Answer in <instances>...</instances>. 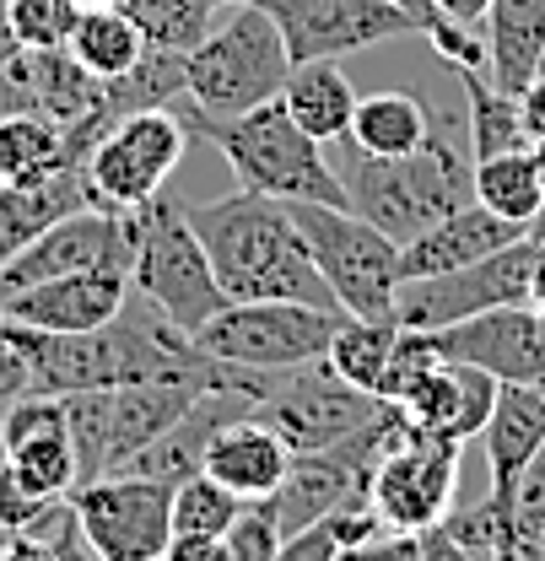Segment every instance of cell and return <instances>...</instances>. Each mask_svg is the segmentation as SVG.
Listing matches in <instances>:
<instances>
[{"instance_id": "cell-47", "label": "cell", "mask_w": 545, "mask_h": 561, "mask_svg": "<svg viewBox=\"0 0 545 561\" xmlns=\"http://www.w3.org/2000/svg\"><path fill=\"white\" fill-rule=\"evenodd\" d=\"M11 400H16V389H5V383H0V416H5V405H11Z\"/></svg>"}, {"instance_id": "cell-20", "label": "cell", "mask_w": 545, "mask_h": 561, "mask_svg": "<svg viewBox=\"0 0 545 561\" xmlns=\"http://www.w3.org/2000/svg\"><path fill=\"white\" fill-rule=\"evenodd\" d=\"M201 470L205 476H216L227 491H238L243 502H260V496H271V491L286 481V470H292V448L281 443L275 426H265V421L249 411V416L227 421V426L211 437Z\"/></svg>"}, {"instance_id": "cell-46", "label": "cell", "mask_w": 545, "mask_h": 561, "mask_svg": "<svg viewBox=\"0 0 545 561\" xmlns=\"http://www.w3.org/2000/svg\"><path fill=\"white\" fill-rule=\"evenodd\" d=\"M81 11H98V5H120V0H76Z\"/></svg>"}, {"instance_id": "cell-32", "label": "cell", "mask_w": 545, "mask_h": 561, "mask_svg": "<svg viewBox=\"0 0 545 561\" xmlns=\"http://www.w3.org/2000/svg\"><path fill=\"white\" fill-rule=\"evenodd\" d=\"M5 16L22 49H66L81 5L76 0H5Z\"/></svg>"}, {"instance_id": "cell-37", "label": "cell", "mask_w": 545, "mask_h": 561, "mask_svg": "<svg viewBox=\"0 0 545 561\" xmlns=\"http://www.w3.org/2000/svg\"><path fill=\"white\" fill-rule=\"evenodd\" d=\"M336 561H421V535H400V529H384L362 546H345Z\"/></svg>"}, {"instance_id": "cell-22", "label": "cell", "mask_w": 545, "mask_h": 561, "mask_svg": "<svg viewBox=\"0 0 545 561\" xmlns=\"http://www.w3.org/2000/svg\"><path fill=\"white\" fill-rule=\"evenodd\" d=\"M480 27H486V76L502 92H524L545 55V0H491Z\"/></svg>"}, {"instance_id": "cell-9", "label": "cell", "mask_w": 545, "mask_h": 561, "mask_svg": "<svg viewBox=\"0 0 545 561\" xmlns=\"http://www.w3.org/2000/svg\"><path fill=\"white\" fill-rule=\"evenodd\" d=\"M535 260H541V238L524 232V238H513L508 249L486 254L476 265H459L449 276L406 280L395 291V324L400 330H443V324L476 319V313L502 308V302H530Z\"/></svg>"}, {"instance_id": "cell-45", "label": "cell", "mask_w": 545, "mask_h": 561, "mask_svg": "<svg viewBox=\"0 0 545 561\" xmlns=\"http://www.w3.org/2000/svg\"><path fill=\"white\" fill-rule=\"evenodd\" d=\"M524 561H545V535L535 540V546H530V557H524Z\"/></svg>"}, {"instance_id": "cell-6", "label": "cell", "mask_w": 545, "mask_h": 561, "mask_svg": "<svg viewBox=\"0 0 545 561\" xmlns=\"http://www.w3.org/2000/svg\"><path fill=\"white\" fill-rule=\"evenodd\" d=\"M292 221L351 319H395V291H400V243L378 232L367 216L351 206H292Z\"/></svg>"}, {"instance_id": "cell-39", "label": "cell", "mask_w": 545, "mask_h": 561, "mask_svg": "<svg viewBox=\"0 0 545 561\" xmlns=\"http://www.w3.org/2000/svg\"><path fill=\"white\" fill-rule=\"evenodd\" d=\"M162 561H232V551L222 535H173Z\"/></svg>"}, {"instance_id": "cell-8", "label": "cell", "mask_w": 545, "mask_h": 561, "mask_svg": "<svg viewBox=\"0 0 545 561\" xmlns=\"http://www.w3.org/2000/svg\"><path fill=\"white\" fill-rule=\"evenodd\" d=\"M190 146V125L173 108H140L125 114L81 162L87 195L103 210H136L168 190Z\"/></svg>"}, {"instance_id": "cell-2", "label": "cell", "mask_w": 545, "mask_h": 561, "mask_svg": "<svg viewBox=\"0 0 545 561\" xmlns=\"http://www.w3.org/2000/svg\"><path fill=\"white\" fill-rule=\"evenodd\" d=\"M459 130L465 125L454 114H443V119H432V136L406 157H367L345 140V162L336 173H341L351 210L367 216L395 243H410L427 227H438L449 210L470 206L476 201V157H470V140L459 146Z\"/></svg>"}, {"instance_id": "cell-31", "label": "cell", "mask_w": 545, "mask_h": 561, "mask_svg": "<svg viewBox=\"0 0 545 561\" xmlns=\"http://www.w3.org/2000/svg\"><path fill=\"white\" fill-rule=\"evenodd\" d=\"M238 513H243V496L205 470L173 486V535H227Z\"/></svg>"}, {"instance_id": "cell-10", "label": "cell", "mask_w": 545, "mask_h": 561, "mask_svg": "<svg viewBox=\"0 0 545 561\" xmlns=\"http://www.w3.org/2000/svg\"><path fill=\"white\" fill-rule=\"evenodd\" d=\"M378 411H384V400L367 394V389H351L325 356L275 373V383L265 389V400L254 405V416L265 421V426H275L281 443H286L292 454L336 448V443H345L356 426H367Z\"/></svg>"}, {"instance_id": "cell-29", "label": "cell", "mask_w": 545, "mask_h": 561, "mask_svg": "<svg viewBox=\"0 0 545 561\" xmlns=\"http://www.w3.org/2000/svg\"><path fill=\"white\" fill-rule=\"evenodd\" d=\"M216 5L222 0H120L140 38L173 55H190L195 44H205V33L216 27Z\"/></svg>"}, {"instance_id": "cell-1", "label": "cell", "mask_w": 545, "mask_h": 561, "mask_svg": "<svg viewBox=\"0 0 545 561\" xmlns=\"http://www.w3.org/2000/svg\"><path fill=\"white\" fill-rule=\"evenodd\" d=\"M190 227L201 232L211 271L222 280L227 302H314V308H341L319 276L292 206L238 190L222 201L190 206Z\"/></svg>"}, {"instance_id": "cell-42", "label": "cell", "mask_w": 545, "mask_h": 561, "mask_svg": "<svg viewBox=\"0 0 545 561\" xmlns=\"http://www.w3.org/2000/svg\"><path fill=\"white\" fill-rule=\"evenodd\" d=\"M421 561H470V551H465L443 524H438V529H427V535H421Z\"/></svg>"}, {"instance_id": "cell-14", "label": "cell", "mask_w": 545, "mask_h": 561, "mask_svg": "<svg viewBox=\"0 0 545 561\" xmlns=\"http://www.w3.org/2000/svg\"><path fill=\"white\" fill-rule=\"evenodd\" d=\"M130 254H136L130 210H103V206L70 210L49 232H38L16 260L0 265V297L22 291L33 280L76 276V271H130Z\"/></svg>"}, {"instance_id": "cell-17", "label": "cell", "mask_w": 545, "mask_h": 561, "mask_svg": "<svg viewBox=\"0 0 545 561\" xmlns=\"http://www.w3.org/2000/svg\"><path fill=\"white\" fill-rule=\"evenodd\" d=\"M0 448L5 465L22 476V486L38 496H70L81 481L60 394H16L0 416Z\"/></svg>"}, {"instance_id": "cell-41", "label": "cell", "mask_w": 545, "mask_h": 561, "mask_svg": "<svg viewBox=\"0 0 545 561\" xmlns=\"http://www.w3.org/2000/svg\"><path fill=\"white\" fill-rule=\"evenodd\" d=\"M0 561H60V557H55V546L44 535H5Z\"/></svg>"}, {"instance_id": "cell-25", "label": "cell", "mask_w": 545, "mask_h": 561, "mask_svg": "<svg viewBox=\"0 0 545 561\" xmlns=\"http://www.w3.org/2000/svg\"><path fill=\"white\" fill-rule=\"evenodd\" d=\"M81 168L70 151L66 125L44 114H11L0 119V184H38L49 173Z\"/></svg>"}, {"instance_id": "cell-43", "label": "cell", "mask_w": 545, "mask_h": 561, "mask_svg": "<svg viewBox=\"0 0 545 561\" xmlns=\"http://www.w3.org/2000/svg\"><path fill=\"white\" fill-rule=\"evenodd\" d=\"M438 11H443L449 22H459V27H480L486 11H491V0H438Z\"/></svg>"}, {"instance_id": "cell-50", "label": "cell", "mask_w": 545, "mask_h": 561, "mask_svg": "<svg viewBox=\"0 0 545 561\" xmlns=\"http://www.w3.org/2000/svg\"><path fill=\"white\" fill-rule=\"evenodd\" d=\"M535 76H545V55H541V66H535Z\"/></svg>"}, {"instance_id": "cell-7", "label": "cell", "mask_w": 545, "mask_h": 561, "mask_svg": "<svg viewBox=\"0 0 545 561\" xmlns=\"http://www.w3.org/2000/svg\"><path fill=\"white\" fill-rule=\"evenodd\" d=\"M345 319H351L345 308H314V302H227L211 324H201L195 346L211 351L216 362L286 373L330 356Z\"/></svg>"}, {"instance_id": "cell-3", "label": "cell", "mask_w": 545, "mask_h": 561, "mask_svg": "<svg viewBox=\"0 0 545 561\" xmlns=\"http://www.w3.org/2000/svg\"><path fill=\"white\" fill-rule=\"evenodd\" d=\"M173 114L184 125H195L222 157L227 168L238 173V190H254V195H271V201H286V206H351L345 201V184L325 151V140H314L292 114L286 103H260L238 119H211V114H195L184 98L173 103Z\"/></svg>"}, {"instance_id": "cell-19", "label": "cell", "mask_w": 545, "mask_h": 561, "mask_svg": "<svg viewBox=\"0 0 545 561\" xmlns=\"http://www.w3.org/2000/svg\"><path fill=\"white\" fill-rule=\"evenodd\" d=\"M524 232L530 227H513V221H502V216H491L486 206L470 201V206L449 210L438 227H427L421 238L400 243V286L406 280H427V276H449L459 265H476V260L508 249Z\"/></svg>"}, {"instance_id": "cell-33", "label": "cell", "mask_w": 545, "mask_h": 561, "mask_svg": "<svg viewBox=\"0 0 545 561\" xmlns=\"http://www.w3.org/2000/svg\"><path fill=\"white\" fill-rule=\"evenodd\" d=\"M438 362H443V356H438V346H432L427 330H400L395 356H389V367H384V383H378V400H384V405H406L410 389H416Z\"/></svg>"}, {"instance_id": "cell-16", "label": "cell", "mask_w": 545, "mask_h": 561, "mask_svg": "<svg viewBox=\"0 0 545 561\" xmlns=\"http://www.w3.org/2000/svg\"><path fill=\"white\" fill-rule=\"evenodd\" d=\"M125 302H130V271H76V276L33 280L22 291H5L0 313H5V324H22V330L87 335V330H103L109 319H120Z\"/></svg>"}, {"instance_id": "cell-18", "label": "cell", "mask_w": 545, "mask_h": 561, "mask_svg": "<svg viewBox=\"0 0 545 561\" xmlns=\"http://www.w3.org/2000/svg\"><path fill=\"white\" fill-rule=\"evenodd\" d=\"M497 389H502V383H497L491 373L470 367V362H438V367L410 389V400L400 411H406L410 426H421V432L470 443V437L486 432V421H491Z\"/></svg>"}, {"instance_id": "cell-30", "label": "cell", "mask_w": 545, "mask_h": 561, "mask_svg": "<svg viewBox=\"0 0 545 561\" xmlns=\"http://www.w3.org/2000/svg\"><path fill=\"white\" fill-rule=\"evenodd\" d=\"M395 341H400V324H395V319H345V330L336 335V346H330L325 362L341 373L351 389L378 394L384 367H389V356H395Z\"/></svg>"}, {"instance_id": "cell-40", "label": "cell", "mask_w": 545, "mask_h": 561, "mask_svg": "<svg viewBox=\"0 0 545 561\" xmlns=\"http://www.w3.org/2000/svg\"><path fill=\"white\" fill-rule=\"evenodd\" d=\"M519 119H524L530 146H545V76H535V81L519 92Z\"/></svg>"}, {"instance_id": "cell-26", "label": "cell", "mask_w": 545, "mask_h": 561, "mask_svg": "<svg viewBox=\"0 0 545 561\" xmlns=\"http://www.w3.org/2000/svg\"><path fill=\"white\" fill-rule=\"evenodd\" d=\"M432 136V114L421 98L410 92H373V98H356V114H351V146L367 151V157H406L421 140Z\"/></svg>"}, {"instance_id": "cell-38", "label": "cell", "mask_w": 545, "mask_h": 561, "mask_svg": "<svg viewBox=\"0 0 545 561\" xmlns=\"http://www.w3.org/2000/svg\"><path fill=\"white\" fill-rule=\"evenodd\" d=\"M336 557H341V535H336V524L325 518V524H314V529L292 535L271 561H336Z\"/></svg>"}, {"instance_id": "cell-11", "label": "cell", "mask_w": 545, "mask_h": 561, "mask_svg": "<svg viewBox=\"0 0 545 561\" xmlns=\"http://www.w3.org/2000/svg\"><path fill=\"white\" fill-rule=\"evenodd\" d=\"M76 524L103 561H162L173 540V486L146 476H98L70 491Z\"/></svg>"}, {"instance_id": "cell-15", "label": "cell", "mask_w": 545, "mask_h": 561, "mask_svg": "<svg viewBox=\"0 0 545 561\" xmlns=\"http://www.w3.org/2000/svg\"><path fill=\"white\" fill-rule=\"evenodd\" d=\"M443 362H470L497 383H535L545 378V313L535 302H502L476 319L427 330Z\"/></svg>"}, {"instance_id": "cell-44", "label": "cell", "mask_w": 545, "mask_h": 561, "mask_svg": "<svg viewBox=\"0 0 545 561\" xmlns=\"http://www.w3.org/2000/svg\"><path fill=\"white\" fill-rule=\"evenodd\" d=\"M530 302L545 313V243H541V260H535V280H530Z\"/></svg>"}, {"instance_id": "cell-48", "label": "cell", "mask_w": 545, "mask_h": 561, "mask_svg": "<svg viewBox=\"0 0 545 561\" xmlns=\"http://www.w3.org/2000/svg\"><path fill=\"white\" fill-rule=\"evenodd\" d=\"M530 232H535V238H541V243H545V210H541V216H535V227H530Z\"/></svg>"}, {"instance_id": "cell-36", "label": "cell", "mask_w": 545, "mask_h": 561, "mask_svg": "<svg viewBox=\"0 0 545 561\" xmlns=\"http://www.w3.org/2000/svg\"><path fill=\"white\" fill-rule=\"evenodd\" d=\"M60 496H38V491L22 486V476L0 459V535H27Z\"/></svg>"}, {"instance_id": "cell-5", "label": "cell", "mask_w": 545, "mask_h": 561, "mask_svg": "<svg viewBox=\"0 0 545 561\" xmlns=\"http://www.w3.org/2000/svg\"><path fill=\"white\" fill-rule=\"evenodd\" d=\"M292 76L286 38L260 5H232L222 27L184 55V103L211 119H238L260 103H275Z\"/></svg>"}, {"instance_id": "cell-24", "label": "cell", "mask_w": 545, "mask_h": 561, "mask_svg": "<svg viewBox=\"0 0 545 561\" xmlns=\"http://www.w3.org/2000/svg\"><path fill=\"white\" fill-rule=\"evenodd\" d=\"M476 206H486L491 216L513 221V227H535V216L545 210V173L535 146L519 151H497L476 162Z\"/></svg>"}, {"instance_id": "cell-12", "label": "cell", "mask_w": 545, "mask_h": 561, "mask_svg": "<svg viewBox=\"0 0 545 561\" xmlns=\"http://www.w3.org/2000/svg\"><path fill=\"white\" fill-rule=\"evenodd\" d=\"M222 5H260L281 27L292 66L345 60L389 38H416V22L389 0H222Z\"/></svg>"}, {"instance_id": "cell-27", "label": "cell", "mask_w": 545, "mask_h": 561, "mask_svg": "<svg viewBox=\"0 0 545 561\" xmlns=\"http://www.w3.org/2000/svg\"><path fill=\"white\" fill-rule=\"evenodd\" d=\"M459 87H465V140L476 162L530 146L524 119H519V92H502L486 70H459Z\"/></svg>"}, {"instance_id": "cell-13", "label": "cell", "mask_w": 545, "mask_h": 561, "mask_svg": "<svg viewBox=\"0 0 545 561\" xmlns=\"http://www.w3.org/2000/svg\"><path fill=\"white\" fill-rule=\"evenodd\" d=\"M459 454H465V443L410 426L384 454V465L373 470V513L384 518V529H400V535L438 529L454 507Z\"/></svg>"}, {"instance_id": "cell-21", "label": "cell", "mask_w": 545, "mask_h": 561, "mask_svg": "<svg viewBox=\"0 0 545 561\" xmlns=\"http://www.w3.org/2000/svg\"><path fill=\"white\" fill-rule=\"evenodd\" d=\"M87 173L66 168V173H49L38 184H0V265L16 260L38 232H49L60 216L70 210H87Z\"/></svg>"}, {"instance_id": "cell-23", "label": "cell", "mask_w": 545, "mask_h": 561, "mask_svg": "<svg viewBox=\"0 0 545 561\" xmlns=\"http://www.w3.org/2000/svg\"><path fill=\"white\" fill-rule=\"evenodd\" d=\"M286 114L308 130L314 140H345L351 136V114H356V87L345 81L341 60H308L292 66L286 87H281Z\"/></svg>"}, {"instance_id": "cell-35", "label": "cell", "mask_w": 545, "mask_h": 561, "mask_svg": "<svg viewBox=\"0 0 545 561\" xmlns=\"http://www.w3.org/2000/svg\"><path fill=\"white\" fill-rule=\"evenodd\" d=\"M222 540H227L232 561H271L286 546V535H281V524L271 518L265 502H243V513L232 518V529Z\"/></svg>"}, {"instance_id": "cell-34", "label": "cell", "mask_w": 545, "mask_h": 561, "mask_svg": "<svg viewBox=\"0 0 545 561\" xmlns=\"http://www.w3.org/2000/svg\"><path fill=\"white\" fill-rule=\"evenodd\" d=\"M508 524H513V546L530 557V546L545 535V443H541V454L530 459V470L519 476V486H513Z\"/></svg>"}, {"instance_id": "cell-4", "label": "cell", "mask_w": 545, "mask_h": 561, "mask_svg": "<svg viewBox=\"0 0 545 561\" xmlns=\"http://www.w3.org/2000/svg\"><path fill=\"white\" fill-rule=\"evenodd\" d=\"M130 227H136L130 291L146 297L184 335H201V324H211L227 308V291H222L216 271H211L201 232L190 227V206L162 190L157 201L130 210Z\"/></svg>"}, {"instance_id": "cell-49", "label": "cell", "mask_w": 545, "mask_h": 561, "mask_svg": "<svg viewBox=\"0 0 545 561\" xmlns=\"http://www.w3.org/2000/svg\"><path fill=\"white\" fill-rule=\"evenodd\" d=\"M535 157H541V173H545V146H535Z\"/></svg>"}, {"instance_id": "cell-28", "label": "cell", "mask_w": 545, "mask_h": 561, "mask_svg": "<svg viewBox=\"0 0 545 561\" xmlns=\"http://www.w3.org/2000/svg\"><path fill=\"white\" fill-rule=\"evenodd\" d=\"M66 49L76 55V66L92 70L98 81H114L146 55V38H140L136 22L120 5H98V11L76 16V33H70Z\"/></svg>"}]
</instances>
